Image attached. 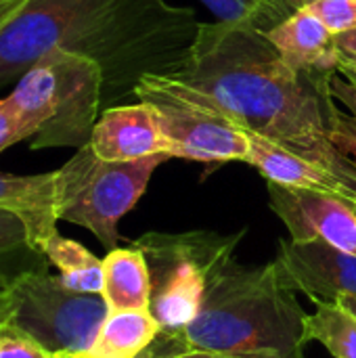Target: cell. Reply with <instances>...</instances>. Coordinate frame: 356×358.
I'll return each mask as SVG.
<instances>
[{"label": "cell", "mask_w": 356, "mask_h": 358, "mask_svg": "<svg viewBox=\"0 0 356 358\" xmlns=\"http://www.w3.org/2000/svg\"><path fill=\"white\" fill-rule=\"evenodd\" d=\"M197 31L195 10L166 0H31L0 34V86L65 50L99 65L105 111L134 99L145 78L180 73Z\"/></svg>", "instance_id": "obj_1"}, {"label": "cell", "mask_w": 356, "mask_h": 358, "mask_svg": "<svg viewBox=\"0 0 356 358\" xmlns=\"http://www.w3.org/2000/svg\"><path fill=\"white\" fill-rule=\"evenodd\" d=\"M323 76L294 71L264 31L216 21L199 23L189 61L172 80L245 132L329 168L356 189V166L332 138Z\"/></svg>", "instance_id": "obj_2"}, {"label": "cell", "mask_w": 356, "mask_h": 358, "mask_svg": "<svg viewBox=\"0 0 356 358\" xmlns=\"http://www.w3.org/2000/svg\"><path fill=\"white\" fill-rule=\"evenodd\" d=\"M304 310L273 262L243 266L233 254L208 273V289L199 317L176 334H159L170 350L262 352L304 358Z\"/></svg>", "instance_id": "obj_3"}, {"label": "cell", "mask_w": 356, "mask_h": 358, "mask_svg": "<svg viewBox=\"0 0 356 358\" xmlns=\"http://www.w3.org/2000/svg\"><path fill=\"white\" fill-rule=\"evenodd\" d=\"M31 149L84 147L101 115L103 73L82 55L52 50L38 59L8 94Z\"/></svg>", "instance_id": "obj_4"}, {"label": "cell", "mask_w": 356, "mask_h": 358, "mask_svg": "<svg viewBox=\"0 0 356 358\" xmlns=\"http://www.w3.org/2000/svg\"><path fill=\"white\" fill-rule=\"evenodd\" d=\"M170 155H149L134 162H105L90 145L57 170L59 220L84 227L107 250L118 245L120 220L136 206L159 164Z\"/></svg>", "instance_id": "obj_5"}, {"label": "cell", "mask_w": 356, "mask_h": 358, "mask_svg": "<svg viewBox=\"0 0 356 358\" xmlns=\"http://www.w3.org/2000/svg\"><path fill=\"white\" fill-rule=\"evenodd\" d=\"M241 235L218 233H147L134 241L149 264L151 306L149 313L162 334L189 327L201 313L210 268L233 254Z\"/></svg>", "instance_id": "obj_6"}, {"label": "cell", "mask_w": 356, "mask_h": 358, "mask_svg": "<svg viewBox=\"0 0 356 358\" xmlns=\"http://www.w3.org/2000/svg\"><path fill=\"white\" fill-rule=\"evenodd\" d=\"M6 321L52 357H82L94 344L109 315L103 296L71 292L48 268L23 275L6 287Z\"/></svg>", "instance_id": "obj_7"}, {"label": "cell", "mask_w": 356, "mask_h": 358, "mask_svg": "<svg viewBox=\"0 0 356 358\" xmlns=\"http://www.w3.org/2000/svg\"><path fill=\"white\" fill-rule=\"evenodd\" d=\"M134 99L151 103L157 109L174 157L195 162H248V132L225 113L185 92L172 78H145L136 86Z\"/></svg>", "instance_id": "obj_8"}, {"label": "cell", "mask_w": 356, "mask_h": 358, "mask_svg": "<svg viewBox=\"0 0 356 358\" xmlns=\"http://www.w3.org/2000/svg\"><path fill=\"white\" fill-rule=\"evenodd\" d=\"M269 203L287 227L290 241H323L336 250L356 254V212L348 199L269 182Z\"/></svg>", "instance_id": "obj_9"}, {"label": "cell", "mask_w": 356, "mask_h": 358, "mask_svg": "<svg viewBox=\"0 0 356 358\" xmlns=\"http://www.w3.org/2000/svg\"><path fill=\"white\" fill-rule=\"evenodd\" d=\"M275 264L281 281L290 289L306 294L315 304L356 296V254L323 241H281Z\"/></svg>", "instance_id": "obj_10"}, {"label": "cell", "mask_w": 356, "mask_h": 358, "mask_svg": "<svg viewBox=\"0 0 356 358\" xmlns=\"http://www.w3.org/2000/svg\"><path fill=\"white\" fill-rule=\"evenodd\" d=\"M88 145L105 162H134L159 153L174 157L157 109L145 101L101 111Z\"/></svg>", "instance_id": "obj_11"}, {"label": "cell", "mask_w": 356, "mask_h": 358, "mask_svg": "<svg viewBox=\"0 0 356 358\" xmlns=\"http://www.w3.org/2000/svg\"><path fill=\"white\" fill-rule=\"evenodd\" d=\"M248 138H250L248 164H252L269 182H277L294 189L334 193L348 201H356L355 187L346 182L342 176H338L336 172H332L329 168L300 153H294L260 134L248 132Z\"/></svg>", "instance_id": "obj_12"}, {"label": "cell", "mask_w": 356, "mask_h": 358, "mask_svg": "<svg viewBox=\"0 0 356 358\" xmlns=\"http://www.w3.org/2000/svg\"><path fill=\"white\" fill-rule=\"evenodd\" d=\"M264 36L294 71L321 76L340 67L336 34L306 8L294 10Z\"/></svg>", "instance_id": "obj_13"}, {"label": "cell", "mask_w": 356, "mask_h": 358, "mask_svg": "<svg viewBox=\"0 0 356 358\" xmlns=\"http://www.w3.org/2000/svg\"><path fill=\"white\" fill-rule=\"evenodd\" d=\"M0 210L19 216L29 233L34 248L42 252L44 243L57 233V170L34 176H15L0 172Z\"/></svg>", "instance_id": "obj_14"}, {"label": "cell", "mask_w": 356, "mask_h": 358, "mask_svg": "<svg viewBox=\"0 0 356 358\" xmlns=\"http://www.w3.org/2000/svg\"><path fill=\"white\" fill-rule=\"evenodd\" d=\"M103 298L109 310H149L151 273L138 248H113L103 258Z\"/></svg>", "instance_id": "obj_15"}, {"label": "cell", "mask_w": 356, "mask_h": 358, "mask_svg": "<svg viewBox=\"0 0 356 358\" xmlns=\"http://www.w3.org/2000/svg\"><path fill=\"white\" fill-rule=\"evenodd\" d=\"M159 334L162 327L149 310H109L94 344L80 358H138Z\"/></svg>", "instance_id": "obj_16"}, {"label": "cell", "mask_w": 356, "mask_h": 358, "mask_svg": "<svg viewBox=\"0 0 356 358\" xmlns=\"http://www.w3.org/2000/svg\"><path fill=\"white\" fill-rule=\"evenodd\" d=\"M42 254L52 266L59 268V279L65 287L78 294L103 296V260L90 254L82 243L67 239L57 231L44 243Z\"/></svg>", "instance_id": "obj_17"}, {"label": "cell", "mask_w": 356, "mask_h": 358, "mask_svg": "<svg viewBox=\"0 0 356 358\" xmlns=\"http://www.w3.org/2000/svg\"><path fill=\"white\" fill-rule=\"evenodd\" d=\"M323 103L336 147L356 166V78L344 69L323 76Z\"/></svg>", "instance_id": "obj_18"}, {"label": "cell", "mask_w": 356, "mask_h": 358, "mask_svg": "<svg viewBox=\"0 0 356 358\" xmlns=\"http://www.w3.org/2000/svg\"><path fill=\"white\" fill-rule=\"evenodd\" d=\"M46 256L34 248L19 216L0 210V285L8 287L23 275L48 268Z\"/></svg>", "instance_id": "obj_19"}, {"label": "cell", "mask_w": 356, "mask_h": 358, "mask_svg": "<svg viewBox=\"0 0 356 358\" xmlns=\"http://www.w3.org/2000/svg\"><path fill=\"white\" fill-rule=\"evenodd\" d=\"M304 342H319L334 358H356V317L338 302H319L304 317Z\"/></svg>", "instance_id": "obj_20"}, {"label": "cell", "mask_w": 356, "mask_h": 358, "mask_svg": "<svg viewBox=\"0 0 356 358\" xmlns=\"http://www.w3.org/2000/svg\"><path fill=\"white\" fill-rule=\"evenodd\" d=\"M220 23L269 31L287 19L294 8L290 0H199Z\"/></svg>", "instance_id": "obj_21"}, {"label": "cell", "mask_w": 356, "mask_h": 358, "mask_svg": "<svg viewBox=\"0 0 356 358\" xmlns=\"http://www.w3.org/2000/svg\"><path fill=\"white\" fill-rule=\"evenodd\" d=\"M292 8H306L336 36L356 27V0H290Z\"/></svg>", "instance_id": "obj_22"}, {"label": "cell", "mask_w": 356, "mask_h": 358, "mask_svg": "<svg viewBox=\"0 0 356 358\" xmlns=\"http://www.w3.org/2000/svg\"><path fill=\"white\" fill-rule=\"evenodd\" d=\"M0 358H52V355L31 336L4 321L0 323Z\"/></svg>", "instance_id": "obj_23"}, {"label": "cell", "mask_w": 356, "mask_h": 358, "mask_svg": "<svg viewBox=\"0 0 356 358\" xmlns=\"http://www.w3.org/2000/svg\"><path fill=\"white\" fill-rule=\"evenodd\" d=\"M153 358H281L275 350H262V352H212V350H170L159 340L151 344Z\"/></svg>", "instance_id": "obj_24"}, {"label": "cell", "mask_w": 356, "mask_h": 358, "mask_svg": "<svg viewBox=\"0 0 356 358\" xmlns=\"http://www.w3.org/2000/svg\"><path fill=\"white\" fill-rule=\"evenodd\" d=\"M19 141H25V134L19 122L17 107L10 96L0 99V153Z\"/></svg>", "instance_id": "obj_25"}, {"label": "cell", "mask_w": 356, "mask_h": 358, "mask_svg": "<svg viewBox=\"0 0 356 358\" xmlns=\"http://www.w3.org/2000/svg\"><path fill=\"white\" fill-rule=\"evenodd\" d=\"M336 48H338L340 69L356 78V27L336 36Z\"/></svg>", "instance_id": "obj_26"}, {"label": "cell", "mask_w": 356, "mask_h": 358, "mask_svg": "<svg viewBox=\"0 0 356 358\" xmlns=\"http://www.w3.org/2000/svg\"><path fill=\"white\" fill-rule=\"evenodd\" d=\"M31 0H0V34L25 10Z\"/></svg>", "instance_id": "obj_27"}, {"label": "cell", "mask_w": 356, "mask_h": 358, "mask_svg": "<svg viewBox=\"0 0 356 358\" xmlns=\"http://www.w3.org/2000/svg\"><path fill=\"white\" fill-rule=\"evenodd\" d=\"M8 317V302H6V287L0 285V323H4Z\"/></svg>", "instance_id": "obj_28"}, {"label": "cell", "mask_w": 356, "mask_h": 358, "mask_svg": "<svg viewBox=\"0 0 356 358\" xmlns=\"http://www.w3.org/2000/svg\"><path fill=\"white\" fill-rule=\"evenodd\" d=\"M336 302H338L340 306H344L346 310H350L356 317V296H340Z\"/></svg>", "instance_id": "obj_29"}, {"label": "cell", "mask_w": 356, "mask_h": 358, "mask_svg": "<svg viewBox=\"0 0 356 358\" xmlns=\"http://www.w3.org/2000/svg\"><path fill=\"white\" fill-rule=\"evenodd\" d=\"M138 358H153V348L149 346V350H145V352H143Z\"/></svg>", "instance_id": "obj_30"}, {"label": "cell", "mask_w": 356, "mask_h": 358, "mask_svg": "<svg viewBox=\"0 0 356 358\" xmlns=\"http://www.w3.org/2000/svg\"><path fill=\"white\" fill-rule=\"evenodd\" d=\"M52 358H80V357H69V355H59V357H52Z\"/></svg>", "instance_id": "obj_31"}, {"label": "cell", "mask_w": 356, "mask_h": 358, "mask_svg": "<svg viewBox=\"0 0 356 358\" xmlns=\"http://www.w3.org/2000/svg\"><path fill=\"white\" fill-rule=\"evenodd\" d=\"M353 203V208H355V212H356V201H350Z\"/></svg>", "instance_id": "obj_32"}]
</instances>
